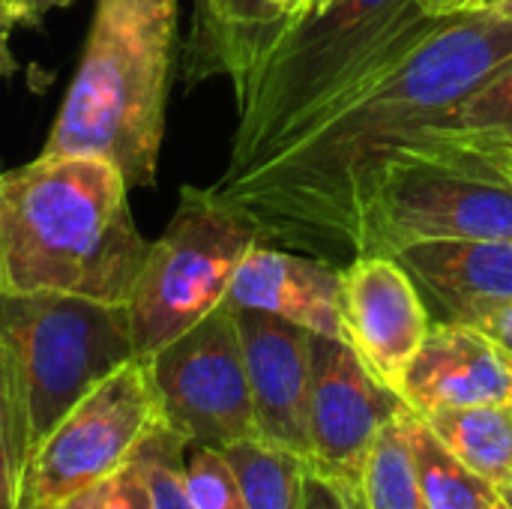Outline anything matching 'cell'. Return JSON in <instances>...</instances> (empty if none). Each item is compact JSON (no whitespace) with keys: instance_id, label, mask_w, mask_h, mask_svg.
<instances>
[{"instance_id":"f1b7e54d","label":"cell","mask_w":512,"mask_h":509,"mask_svg":"<svg viewBox=\"0 0 512 509\" xmlns=\"http://www.w3.org/2000/svg\"><path fill=\"white\" fill-rule=\"evenodd\" d=\"M417 6L432 18H456V15L486 9L489 0H417Z\"/></svg>"},{"instance_id":"603a6c76","label":"cell","mask_w":512,"mask_h":509,"mask_svg":"<svg viewBox=\"0 0 512 509\" xmlns=\"http://www.w3.org/2000/svg\"><path fill=\"white\" fill-rule=\"evenodd\" d=\"M183 480L195 509H246L237 477L225 462L222 450L192 447Z\"/></svg>"},{"instance_id":"e575fe53","label":"cell","mask_w":512,"mask_h":509,"mask_svg":"<svg viewBox=\"0 0 512 509\" xmlns=\"http://www.w3.org/2000/svg\"><path fill=\"white\" fill-rule=\"evenodd\" d=\"M30 509H60V504H39V507H30Z\"/></svg>"},{"instance_id":"d590c367","label":"cell","mask_w":512,"mask_h":509,"mask_svg":"<svg viewBox=\"0 0 512 509\" xmlns=\"http://www.w3.org/2000/svg\"><path fill=\"white\" fill-rule=\"evenodd\" d=\"M501 495H504V501H510V504H512V489H507V492H501Z\"/></svg>"},{"instance_id":"ac0fdd59","label":"cell","mask_w":512,"mask_h":509,"mask_svg":"<svg viewBox=\"0 0 512 509\" xmlns=\"http://www.w3.org/2000/svg\"><path fill=\"white\" fill-rule=\"evenodd\" d=\"M246 509H303L306 477L312 471L309 459L276 447L264 438H246L222 447Z\"/></svg>"},{"instance_id":"30bf717a","label":"cell","mask_w":512,"mask_h":509,"mask_svg":"<svg viewBox=\"0 0 512 509\" xmlns=\"http://www.w3.org/2000/svg\"><path fill=\"white\" fill-rule=\"evenodd\" d=\"M402 405V396L345 339L312 333L309 465L315 471L360 489L369 450Z\"/></svg>"},{"instance_id":"52a82bcc","label":"cell","mask_w":512,"mask_h":509,"mask_svg":"<svg viewBox=\"0 0 512 509\" xmlns=\"http://www.w3.org/2000/svg\"><path fill=\"white\" fill-rule=\"evenodd\" d=\"M159 420L150 363L135 357L75 402L30 453L21 509L63 504L105 483L132 459Z\"/></svg>"},{"instance_id":"44dd1931","label":"cell","mask_w":512,"mask_h":509,"mask_svg":"<svg viewBox=\"0 0 512 509\" xmlns=\"http://www.w3.org/2000/svg\"><path fill=\"white\" fill-rule=\"evenodd\" d=\"M30 462V417L15 354L0 336V509H21Z\"/></svg>"},{"instance_id":"e0dca14e","label":"cell","mask_w":512,"mask_h":509,"mask_svg":"<svg viewBox=\"0 0 512 509\" xmlns=\"http://www.w3.org/2000/svg\"><path fill=\"white\" fill-rule=\"evenodd\" d=\"M423 420L471 471L501 492L512 489V402L441 408Z\"/></svg>"},{"instance_id":"f546056e","label":"cell","mask_w":512,"mask_h":509,"mask_svg":"<svg viewBox=\"0 0 512 509\" xmlns=\"http://www.w3.org/2000/svg\"><path fill=\"white\" fill-rule=\"evenodd\" d=\"M105 483H108V480H105ZM105 483H96V486H90V489H84V492H78V495L66 498V501L60 504V509H102Z\"/></svg>"},{"instance_id":"8fae6325","label":"cell","mask_w":512,"mask_h":509,"mask_svg":"<svg viewBox=\"0 0 512 509\" xmlns=\"http://www.w3.org/2000/svg\"><path fill=\"white\" fill-rule=\"evenodd\" d=\"M339 306L345 342L396 390L432 327L414 279L390 255H360L342 267Z\"/></svg>"},{"instance_id":"cb8c5ba5","label":"cell","mask_w":512,"mask_h":509,"mask_svg":"<svg viewBox=\"0 0 512 509\" xmlns=\"http://www.w3.org/2000/svg\"><path fill=\"white\" fill-rule=\"evenodd\" d=\"M195 9V48L261 30L279 18V12L267 0H195Z\"/></svg>"},{"instance_id":"3957f363","label":"cell","mask_w":512,"mask_h":509,"mask_svg":"<svg viewBox=\"0 0 512 509\" xmlns=\"http://www.w3.org/2000/svg\"><path fill=\"white\" fill-rule=\"evenodd\" d=\"M123 174L96 156H36L0 174V291L129 303L150 243Z\"/></svg>"},{"instance_id":"8992f818","label":"cell","mask_w":512,"mask_h":509,"mask_svg":"<svg viewBox=\"0 0 512 509\" xmlns=\"http://www.w3.org/2000/svg\"><path fill=\"white\" fill-rule=\"evenodd\" d=\"M258 243V231L207 186H183L126 303L135 357H153L225 303L237 267Z\"/></svg>"},{"instance_id":"2e32d148","label":"cell","mask_w":512,"mask_h":509,"mask_svg":"<svg viewBox=\"0 0 512 509\" xmlns=\"http://www.w3.org/2000/svg\"><path fill=\"white\" fill-rule=\"evenodd\" d=\"M402 153L512 186V60L447 117L423 126Z\"/></svg>"},{"instance_id":"5b68a950","label":"cell","mask_w":512,"mask_h":509,"mask_svg":"<svg viewBox=\"0 0 512 509\" xmlns=\"http://www.w3.org/2000/svg\"><path fill=\"white\" fill-rule=\"evenodd\" d=\"M0 336L24 381L30 453L75 402L135 360L126 303L0 291Z\"/></svg>"},{"instance_id":"9c48e42d","label":"cell","mask_w":512,"mask_h":509,"mask_svg":"<svg viewBox=\"0 0 512 509\" xmlns=\"http://www.w3.org/2000/svg\"><path fill=\"white\" fill-rule=\"evenodd\" d=\"M423 240H512V186L399 153L369 210L363 255Z\"/></svg>"},{"instance_id":"d4e9b609","label":"cell","mask_w":512,"mask_h":509,"mask_svg":"<svg viewBox=\"0 0 512 509\" xmlns=\"http://www.w3.org/2000/svg\"><path fill=\"white\" fill-rule=\"evenodd\" d=\"M102 509H153L147 480L135 459H129L114 477H108Z\"/></svg>"},{"instance_id":"d6986e66","label":"cell","mask_w":512,"mask_h":509,"mask_svg":"<svg viewBox=\"0 0 512 509\" xmlns=\"http://www.w3.org/2000/svg\"><path fill=\"white\" fill-rule=\"evenodd\" d=\"M414 417L417 411L402 405L378 432L360 480L366 509H429L420 489L411 444Z\"/></svg>"},{"instance_id":"ffe728a7","label":"cell","mask_w":512,"mask_h":509,"mask_svg":"<svg viewBox=\"0 0 512 509\" xmlns=\"http://www.w3.org/2000/svg\"><path fill=\"white\" fill-rule=\"evenodd\" d=\"M411 444L429 509H495L501 501V489L456 459L420 414L411 426Z\"/></svg>"},{"instance_id":"484cf974","label":"cell","mask_w":512,"mask_h":509,"mask_svg":"<svg viewBox=\"0 0 512 509\" xmlns=\"http://www.w3.org/2000/svg\"><path fill=\"white\" fill-rule=\"evenodd\" d=\"M303 509H366V501H363L360 489L336 483V480H330L312 468L306 477Z\"/></svg>"},{"instance_id":"1f68e13d","label":"cell","mask_w":512,"mask_h":509,"mask_svg":"<svg viewBox=\"0 0 512 509\" xmlns=\"http://www.w3.org/2000/svg\"><path fill=\"white\" fill-rule=\"evenodd\" d=\"M279 15H291V12H300V9H306L312 0H267Z\"/></svg>"},{"instance_id":"7a4b0ae2","label":"cell","mask_w":512,"mask_h":509,"mask_svg":"<svg viewBox=\"0 0 512 509\" xmlns=\"http://www.w3.org/2000/svg\"><path fill=\"white\" fill-rule=\"evenodd\" d=\"M450 18L417 0H312L261 30L195 51V69L222 72L237 96V132L225 171H243L399 66Z\"/></svg>"},{"instance_id":"7402d4cb","label":"cell","mask_w":512,"mask_h":509,"mask_svg":"<svg viewBox=\"0 0 512 509\" xmlns=\"http://www.w3.org/2000/svg\"><path fill=\"white\" fill-rule=\"evenodd\" d=\"M186 438L177 435L162 420L144 435V441L135 447L132 459L138 462L153 509H195L189 492H186Z\"/></svg>"},{"instance_id":"ba28073f","label":"cell","mask_w":512,"mask_h":509,"mask_svg":"<svg viewBox=\"0 0 512 509\" xmlns=\"http://www.w3.org/2000/svg\"><path fill=\"white\" fill-rule=\"evenodd\" d=\"M147 363L162 423L189 447L222 450L258 438L237 312L228 300Z\"/></svg>"},{"instance_id":"836d02e7","label":"cell","mask_w":512,"mask_h":509,"mask_svg":"<svg viewBox=\"0 0 512 509\" xmlns=\"http://www.w3.org/2000/svg\"><path fill=\"white\" fill-rule=\"evenodd\" d=\"M495 509H512V504L510 501H504V495H501V501L495 504Z\"/></svg>"},{"instance_id":"6da1fadb","label":"cell","mask_w":512,"mask_h":509,"mask_svg":"<svg viewBox=\"0 0 512 509\" xmlns=\"http://www.w3.org/2000/svg\"><path fill=\"white\" fill-rule=\"evenodd\" d=\"M512 60V18L456 15L399 66L333 105L243 171L207 186L279 249L336 267L366 252V222L390 162Z\"/></svg>"},{"instance_id":"277c9868","label":"cell","mask_w":512,"mask_h":509,"mask_svg":"<svg viewBox=\"0 0 512 509\" xmlns=\"http://www.w3.org/2000/svg\"><path fill=\"white\" fill-rule=\"evenodd\" d=\"M174 42L177 0H96L81 63L42 156H96L129 189L153 186Z\"/></svg>"},{"instance_id":"83f0119b","label":"cell","mask_w":512,"mask_h":509,"mask_svg":"<svg viewBox=\"0 0 512 509\" xmlns=\"http://www.w3.org/2000/svg\"><path fill=\"white\" fill-rule=\"evenodd\" d=\"M474 327L483 330L495 345H501L504 354L512 360V300L504 303V306H498L495 312H489L486 318H480Z\"/></svg>"},{"instance_id":"4fadbf2b","label":"cell","mask_w":512,"mask_h":509,"mask_svg":"<svg viewBox=\"0 0 512 509\" xmlns=\"http://www.w3.org/2000/svg\"><path fill=\"white\" fill-rule=\"evenodd\" d=\"M396 393L420 417L441 408L512 402V360L483 330L438 321L405 366Z\"/></svg>"},{"instance_id":"5bb4252c","label":"cell","mask_w":512,"mask_h":509,"mask_svg":"<svg viewBox=\"0 0 512 509\" xmlns=\"http://www.w3.org/2000/svg\"><path fill=\"white\" fill-rule=\"evenodd\" d=\"M390 258L405 267L441 321L474 327L512 300V240H423Z\"/></svg>"},{"instance_id":"d6a6232c","label":"cell","mask_w":512,"mask_h":509,"mask_svg":"<svg viewBox=\"0 0 512 509\" xmlns=\"http://www.w3.org/2000/svg\"><path fill=\"white\" fill-rule=\"evenodd\" d=\"M489 6H492V9H498V12H504V15H510V18H512V0H489Z\"/></svg>"},{"instance_id":"7c38bea8","label":"cell","mask_w":512,"mask_h":509,"mask_svg":"<svg viewBox=\"0 0 512 509\" xmlns=\"http://www.w3.org/2000/svg\"><path fill=\"white\" fill-rule=\"evenodd\" d=\"M258 438L309 459L312 333L258 309H237Z\"/></svg>"},{"instance_id":"4dcf8cb0","label":"cell","mask_w":512,"mask_h":509,"mask_svg":"<svg viewBox=\"0 0 512 509\" xmlns=\"http://www.w3.org/2000/svg\"><path fill=\"white\" fill-rule=\"evenodd\" d=\"M9 33H12V24L9 21H0V78L12 75L18 69L12 51H9Z\"/></svg>"},{"instance_id":"4316f807","label":"cell","mask_w":512,"mask_h":509,"mask_svg":"<svg viewBox=\"0 0 512 509\" xmlns=\"http://www.w3.org/2000/svg\"><path fill=\"white\" fill-rule=\"evenodd\" d=\"M69 3L75 0H0V21H9L12 27H36L48 12Z\"/></svg>"},{"instance_id":"9a60e30c","label":"cell","mask_w":512,"mask_h":509,"mask_svg":"<svg viewBox=\"0 0 512 509\" xmlns=\"http://www.w3.org/2000/svg\"><path fill=\"white\" fill-rule=\"evenodd\" d=\"M339 291L342 267L315 255L258 243L237 267L225 300L237 309L279 315L318 336L345 339Z\"/></svg>"}]
</instances>
